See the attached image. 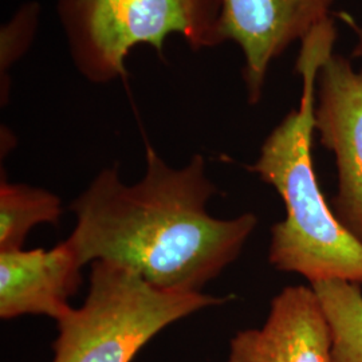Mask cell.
<instances>
[{"label": "cell", "mask_w": 362, "mask_h": 362, "mask_svg": "<svg viewBox=\"0 0 362 362\" xmlns=\"http://www.w3.org/2000/svg\"><path fill=\"white\" fill-rule=\"evenodd\" d=\"M215 192L202 156L173 169L148 145L146 172L137 184L104 169L73 202L77 224L66 240L83 264L105 260L158 290L202 293L239 257L258 221L252 214L211 216L206 204Z\"/></svg>", "instance_id": "obj_1"}, {"label": "cell", "mask_w": 362, "mask_h": 362, "mask_svg": "<svg viewBox=\"0 0 362 362\" xmlns=\"http://www.w3.org/2000/svg\"><path fill=\"white\" fill-rule=\"evenodd\" d=\"M336 39L330 18L300 40L296 62L302 78L300 103L272 130L250 170L272 185L285 203L286 219L272 228V266L300 274L311 285L324 281L362 285V243L325 202L311 156L317 77Z\"/></svg>", "instance_id": "obj_2"}, {"label": "cell", "mask_w": 362, "mask_h": 362, "mask_svg": "<svg viewBox=\"0 0 362 362\" xmlns=\"http://www.w3.org/2000/svg\"><path fill=\"white\" fill-rule=\"evenodd\" d=\"M224 300L163 291L129 269L95 260L85 303L57 321L52 362H130L169 325Z\"/></svg>", "instance_id": "obj_3"}, {"label": "cell", "mask_w": 362, "mask_h": 362, "mask_svg": "<svg viewBox=\"0 0 362 362\" xmlns=\"http://www.w3.org/2000/svg\"><path fill=\"white\" fill-rule=\"evenodd\" d=\"M220 0H59L70 52L83 77L106 83L127 74L130 52L149 45L164 52L170 35L194 49L218 46Z\"/></svg>", "instance_id": "obj_4"}, {"label": "cell", "mask_w": 362, "mask_h": 362, "mask_svg": "<svg viewBox=\"0 0 362 362\" xmlns=\"http://www.w3.org/2000/svg\"><path fill=\"white\" fill-rule=\"evenodd\" d=\"M314 127L336 156L337 219L362 243V69L332 54L317 77Z\"/></svg>", "instance_id": "obj_5"}, {"label": "cell", "mask_w": 362, "mask_h": 362, "mask_svg": "<svg viewBox=\"0 0 362 362\" xmlns=\"http://www.w3.org/2000/svg\"><path fill=\"white\" fill-rule=\"evenodd\" d=\"M220 42L233 40L245 57L250 104L262 98L272 61L330 19L336 0H220Z\"/></svg>", "instance_id": "obj_6"}, {"label": "cell", "mask_w": 362, "mask_h": 362, "mask_svg": "<svg viewBox=\"0 0 362 362\" xmlns=\"http://www.w3.org/2000/svg\"><path fill=\"white\" fill-rule=\"evenodd\" d=\"M227 362H333L332 334L315 291L284 288L272 299L266 324L233 337Z\"/></svg>", "instance_id": "obj_7"}, {"label": "cell", "mask_w": 362, "mask_h": 362, "mask_svg": "<svg viewBox=\"0 0 362 362\" xmlns=\"http://www.w3.org/2000/svg\"><path fill=\"white\" fill-rule=\"evenodd\" d=\"M83 262L67 240L45 250L0 251V317L47 315L58 321L71 309Z\"/></svg>", "instance_id": "obj_8"}, {"label": "cell", "mask_w": 362, "mask_h": 362, "mask_svg": "<svg viewBox=\"0 0 362 362\" xmlns=\"http://www.w3.org/2000/svg\"><path fill=\"white\" fill-rule=\"evenodd\" d=\"M62 203L57 194L26 184L1 181L0 251L22 250L27 235L40 223L57 224Z\"/></svg>", "instance_id": "obj_9"}, {"label": "cell", "mask_w": 362, "mask_h": 362, "mask_svg": "<svg viewBox=\"0 0 362 362\" xmlns=\"http://www.w3.org/2000/svg\"><path fill=\"white\" fill-rule=\"evenodd\" d=\"M332 334L333 362H362V293L346 281L313 284Z\"/></svg>", "instance_id": "obj_10"}, {"label": "cell", "mask_w": 362, "mask_h": 362, "mask_svg": "<svg viewBox=\"0 0 362 362\" xmlns=\"http://www.w3.org/2000/svg\"><path fill=\"white\" fill-rule=\"evenodd\" d=\"M345 21L351 26L354 34H356V37H357V43H356V46H354V49H353L351 55H353L354 58H360V59H362V26H358L357 23H354L353 21H350L348 16H346Z\"/></svg>", "instance_id": "obj_11"}]
</instances>
